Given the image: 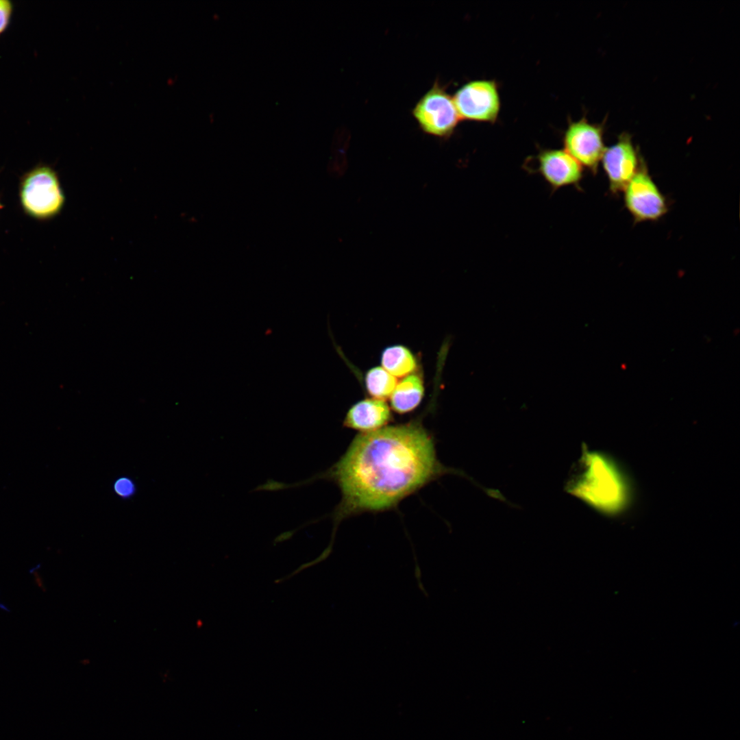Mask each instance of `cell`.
<instances>
[{
	"label": "cell",
	"mask_w": 740,
	"mask_h": 740,
	"mask_svg": "<svg viewBox=\"0 0 740 740\" xmlns=\"http://www.w3.org/2000/svg\"><path fill=\"white\" fill-rule=\"evenodd\" d=\"M449 471L421 417L360 433L327 474L342 495L335 521L393 509Z\"/></svg>",
	"instance_id": "1"
},
{
	"label": "cell",
	"mask_w": 740,
	"mask_h": 740,
	"mask_svg": "<svg viewBox=\"0 0 740 740\" xmlns=\"http://www.w3.org/2000/svg\"><path fill=\"white\" fill-rule=\"evenodd\" d=\"M18 197L23 213L38 221H49L60 214L66 200L58 172L42 162L20 176Z\"/></svg>",
	"instance_id": "2"
},
{
	"label": "cell",
	"mask_w": 740,
	"mask_h": 740,
	"mask_svg": "<svg viewBox=\"0 0 740 740\" xmlns=\"http://www.w3.org/2000/svg\"><path fill=\"white\" fill-rule=\"evenodd\" d=\"M412 114L424 132L439 138L450 136L460 119L453 98L437 82L417 103Z\"/></svg>",
	"instance_id": "3"
},
{
	"label": "cell",
	"mask_w": 740,
	"mask_h": 740,
	"mask_svg": "<svg viewBox=\"0 0 740 740\" xmlns=\"http://www.w3.org/2000/svg\"><path fill=\"white\" fill-rule=\"evenodd\" d=\"M623 193L625 206L636 223L658 220L667 212V200L643 160Z\"/></svg>",
	"instance_id": "4"
},
{
	"label": "cell",
	"mask_w": 740,
	"mask_h": 740,
	"mask_svg": "<svg viewBox=\"0 0 740 740\" xmlns=\"http://www.w3.org/2000/svg\"><path fill=\"white\" fill-rule=\"evenodd\" d=\"M453 99L462 119L493 122L499 114L500 95L492 80L471 81L456 92Z\"/></svg>",
	"instance_id": "5"
},
{
	"label": "cell",
	"mask_w": 740,
	"mask_h": 740,
	"mask_svg": "<svg viewBox=\"0 0 740 740\" xmlns=\"http://www.w3.org/2000/svg\"><path fill=\"white\" fill-rule=\"evenodd\" d=\"M602 125L582 119L570 122L563 136L564 150L582 167L595 173L606 149Z\"/></svg>",
	"instance_id": "6"
},
{
	"label": "cell",
	"mask_w": 740,
	"mask_h": 740,
	"mask_svg": "<svg viewBox=\"0 0 740 740\" xmlns=\"http://www.w3.org/2000/svg\"><path fill=\"white\" fill-rule=\"evenodd\" d=\"M584 472L571 486V491L600 508L613 506L618 486L611 470L597 455H588Z\"/></svg>",
	"instance_id": "7"
},
{
	"label": "cell",
	"mask_w": 740,
	"mask_h": 740,
	"mask_svg": "<svg viewBox=\"0 0 740 740\" xmlns=\"http://www.w3.org/2000/svg\"><path fill=\"white\" fill-rule=\"evenodd\" d=\"M601 161L608 178L609 189L615 194L622 192L635 175L641 157L630 134L624 132L615 144L606 147Z\"/></svg>",
	"instance_id": "8"
},
{
	"label": "cell",
	"mask_w": 740,
	"mask_h": 740,
	"mask_svg": "<svg viewBox=\"0 0 740 740\" xmlns=\"http://www.w3.org/2000/svg\"><path fill=\"white\" fill-rule=\"evenodd\" d=\"M533 171L542 176L553 190L578 186L583 177V167L564 149H546L536 156Z\"/></svg>",
	"instance_id": "9"
},
{
	"label": "cell",
	"mask_w": 740,
	"mask_h": 740,
	"mask_svg": "<svg viewBox=\"0 0 740 740\" xmlns=\"http://www.w3.org/2000/svg\"><path fill=\"white\" fill-rule=\"evenodd\" d=\"M392 420L391 408L384 400L367 397L352 405L343 423L360 433H368L388 426Z\"/></svg>",
	"instance_id": "10"
},
{
	"label": "cell",
	"mask_w": 740,
	"mask_h": 740,
	"mask_svg": "<svg viewBox=\"0 0 740 740\" xmlns=\"http://www.w3.org/2000/svg\"><path fill=\"white\" fill-rule=\"evenodd\" d=\"M424 382L421 375L415 372L397 382L390 396V406L398 414L414 410L421 404L424 395Z\"/></svg>",
	"instance_id": "11"
},
{
	"label": "cell",
	"mask_w": 740,
	"mask_h": 740,
	"mask_svg": "<svg viewBox=\"0 0 740 740\" xmlns=\"http://www.w3.org/2000/svg\"><path fill=\"white\" fill-rule=\"evenodd\" d=\"M380 362L381 367L396 378L415 373L418 367L415 356L403 345L385 347L381 353Z\"/></svg>",
	"instance_id": "12"
},
{
	"label": "cell",
	"mask_w": 740,
	"mask_h": 740,
	"mask_svg": "<svg viewBox=\"0 0 740 740\" xmlns=\"http://www.w3.org/2000/svg\"><path fill=\"white\" fill-rule=\"evenodd\" d=\"M365 386L371 397L384 400L392 394L397 380L381 366L369 369L365 375Z\"/></svg>",
	"instance_id": "13"
},
{
	"label": "cell",
	"mask_w": 740,
	"mask_h": 740,
	"mask_svg": "<svg viewBox=\"0 0 740 740\" xmlns=\"http://www.w3.org/2000/svg\"><path fill=\"white\" fill-rule=\"evenodd\" d=\"M114 492L122 499L132 497L136 491L134 482L129 477L121 476L118 478L113 484Z\"/></svg>",
	"instance_id": "14"
},
{
	"label": "cell",
	"mask_w": 740,
	"mask_h": 740,
	"mask_svg": "<svg viewBox=\"0 0 740 740\" xmlns=\"http://www.w3.org/2000/svg\"><path fill=\"white\" fill-rule=\"evenodd\" d=\"M12 13V5L10 1L0 0V34L7 27Z\"/></svg>",
	"instance_id": "15"
},
{
	"label": "cell",
	"mask_w": 740,
	"mask_h": 740,
	"mask_svg": "<svg viewBox=\"0 0 740 740\" xmlns=\"http://www.w3.org/2000/svg\"><path fill=\"white\" fill-rule=\"evenodd\" d=\"M34 574H35L36 582L37 583V584L38 585L39 587L42 588V590H44L43 582L42 581L39 574H38V572H35Z\"/></svg>",
	"instance_id": "16"
},
{
	"label": "cell",
	"mask_w": 740,
	"mask_h": 740,
	"mask_svg": "<svg viewBox=\"0 0 740 740\" xmlns=\"http://www.w3.org/2000/svg\"><path fill=\"white\" fill-rule=\"evenodd\" d=\"M1 196L0 195V210L2 209L4 207L3 204L1 203Z\"/></svg>",
	"instance_id": "17"
}]
</instances>
